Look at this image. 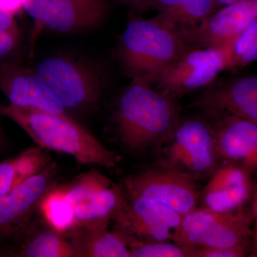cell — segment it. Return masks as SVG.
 I'll return each instance as SVG.
<instances>
[{
	"label": "cell",
	"instance_id": "21",
	"mask_svg": "<svg viewBox=\"0 0 257 257\" xmlns=\"http://www.w3.org/2000/svg\"><path fill=\"white\" fill-rule=\"evenodd\" d=\"M214 0H155L156 18L176 30L192 28L216 11Z\"/></svg>",
	"mask_w": 257,
	"mask_h": 257
},
{
	"label": "cell",
	"instance_id": "11",
	"mask_svg": "<svg viewBox=\"0 0 257 257\" xmlns=\"http://www.w3.org/2000/svg\"><path fill=\"white\" fill-rule=\"evenodd\" d=\"M123 192L122 202L113 219L116 229L140 241H173L183 216L160 203Z\"/></svg>",
	"mask_w": 257,
	"mask_h": 257
},
{
	"label": "cell",
	"instance_id": "19",
	"mask_svg": "<svg viewBox=\"0 0 257 257\" xmlns=\"http://www.w3.org/2000/svg\"><path fill=\"white\" fill-rule=\"evenodd\" d=\"M65 237L77 257H130V236L117 229L77 226Z\"/></svg>",
	"mask_w": 257,
	"mask_h": 257
},
{
	"label": "cell",
	"instance_id": "3",
	"mask_svg": "<svg viewBox=\"0 0 257 257\" xmlns=\"http://www.w3.org/2000/svg\"><path fill=\"white\" fill-rule=\"evenodd\" d=\"M190 48L178 30L155 18L128 24L121 35L119 56L127 75L152 84Z\"/></svg>",
	"mask_w": 257,
	"mask_h": 257
},
{
	"label": "cell",
	"instance_id": "6",
	"mask_svg": "<svg viewBox=\"0 0 257 257\" xmlns=\"http://www.w3.org/2000/svg\"><path fill=\"white\" fill-rule=\"evenodd\" d=\"M58 188L72 208L76 227L108 229L124 198L121 185L94 169L58 185Z\"/></svg>",
	"mask_w": 257,
	"mask_h": 257
},
{
	"label": "cell",
	"instance_id": "31",
	"mask_svg": "<svg viewBox=\"0 0 257 257\" xmlns=\"http://www.w3.org/2000/svg\"><path fill=\"white\" fill-rule=\"evenodd\" d=\"M155 0H125L126 4L138 11H145L152 7Z\"/></svg>",
	"mask_w": 257,
	"mask_h": 257
},
{
	"label": "cell",
	"instance_id": "22",
	"mask_svg": "<svg viewBox=\"0 0 257 257\" xmlns=\"http://www.w3.org/2000/svg\"><path fill=\"white\" fill-rule=\"evenodd\" d=\"M39 211L47 224L64 236L77 226L72 208L58 188V185L44 197Z\"/></svg>",
	"mask_w": 257,
	"mask_h": 257
},
{
	"label": "cell",
	"instance_id": "7",
	"mask_svg": "<svg viewBox=\"0 0 257 257\" xmlns=\"http://www.w3.org/2000/svg\"><path fill=\"white\" fill-rule=\"evenodd\" d=\"M251 222V215L239 209L216 212L196 209L183 216L173 241L194 247H234L249 241Z\"/></svg>",
	"mask_w": 257,
	"mask_h": 257
},
{
	"label": "cell",
	"instance_id": "30",
	"mask_svg": "<svg viewBox=\"0 0 257 257\" xmlns=\"http://www.w3.org/2000/svg\"><path fill=\"white\" fill-rule=\"evenodd\" d=\"M255 61H257V40L252 46L248 49L247 52L239 59L236 67L247 65Z\"/></svg>",
	"mask_w": 257,
	"mask_h": 257
},
{
	"label": "cell",
	"instance_id": "32",
	"mask_svg": "<svg viewBox=\"0 0 257 257\" xmlns=\"http://www.w3.org/2000/svg\"><path fill=\"white\" fill-rule=\"evenodd\" d=\"M10 147V141L8 137L5 135L4 130L0 124V155L4 153Z\"/></svg>",
	"mask_w": 257,
	"mask_h": 257
},
{
	"label": "cell",
	"instance_id": "34",
	"mask_svg": "<svg viewBox=\"0 0 257 257\" xmlns=\"http://www.w3.org/2000/svg\"><path fill=\"white\" fill-rule=\"evenodd\" d=\"M256 245H257V231H256Z\"/></svg>",
	"mask_w": 257,
	"mask_h": 257
},
{
	"label": "cell",
	"instance_id": "18",
	"mask_svg": "<svg viewBox=\"0 0 257 257\" xmlns=\"http://www.w3.org/2000/svg\"><path fill=\"white\" fill-rule=\"evenodd\" d=\"M106 15L105 5L99 0H50L42 28L70 35L96 28Z\"/></svg>",
	"mask_w": 257,
	"mask_h": 257
},
{
	"label": "cell",
	"instance_id": "9",
	"mask_svg": "<svg viewBox=\"0 0 257 257\" xmlns=\"http://www.w3.org/2000/svg\"><path fill=\"white\" fill-rule=\"evenodd\" d=\"M229 69V46L186 51L157 79L158 90L177 99L210 86L218 74Z\"/></svg>",
	"mask_w": 257,
	"mask_h": 257
},
{
	"label": "cell",
	"instance_id": "16",
	"mask_svg": "<svg viewBox=\"0 0 257 257\" xmlns=\"http://www.w3.org/2000/svg\"><path fill=\"white\" fill-rule=\"evenodd\" d=\"M251 177L239 165L220 162L201 192L202 208L216 212L239 209L251 195Z\"/></svg>",
	"mask_w": 257,
	"mask_h": 257
},
{
	"label": "cell",
	"instance_id": "17",
	"mask_svg": "<svg viewBox=\"0 0 257 257\" xmlns=\"http://www.w3.org/2000/svg\"><path fill=\"white\" fill-rule=\"evenodd\" d=\"M0 256L77 257L72 243L63 234L47 224L39 212L3 249Z\"/></svg>",
	"mask_w": 257,
	"mask_h": 257
},
{
	"label": "cell",
	"instance_id": "2",
	"mask_svg": "<svg viewBox=\"0 0 257 257\" xmlns=\"http://www.w3.org/2000/svg\"><path fill=\"white\" fill-rule=\"evenodd\" d=\"M0 114L19 125L38 146L66 154L84 165L116 167L121 157L108 150L69 115L0 104Z\"/></svg>",
	"mask_w": 257,
	"mask_h": 257
},
{
	"label": "cell",
	"instance_id": "25",
	"mask_svg": "<svg viewBox=\"0 0 257 257\" xmlns=\"http://www.w3.org/2000/svg\"><path fill=\"white\" fill-rule=\"evenodd\" d=\"M50 2V0H23V10L33 20L35 24L33 38L43 30L42 23Z\"/></svg>",
	"mask_w": 257,
	"mask_h": 257
},
{
	"label": "cell",
	"instance_id": "14",
	"mask_svg": "<svg viewBox=\"0 0 257 257\" xmlns=\"http://www.w3.org/2000/svg\"><path fill=\"white\" fill-rule=\"evenodd\" d=\"M192 106L209 113L234 115L257 124V77L246 76L211 84Z\"/></svg>",
	"mask_w": 257,
	"mask_h": 257
},
{
	"label": "cell",
	"instance_id": "5",
	"mask_svg": "<svg viewBox=\"0 0 257 257\" xmlns=\"http://www.w3.org/2000/svg\"><path fill=\"white\" fill-rule=\"evenodd\" d=\"M160 149L163 157L160 162L196 181L207 180L219 165L214 130L205 120H180L172 138Z\"/></svg>",
	"mask_w": 257,
	"mask_h": 257
},
{
	"label": "cell",
	"instance_id": "24",
	"mask_svg": "<svg viewBox=\"0 0 257 257\" xmlns=\"http://www.w3.org/2000/svg\"><path fill=\"white\" fill-rule=\"evenodd\" d=\"M257 40V18L248 25L229 45V68H235L238 61Z\"/></svg>",
	"mask_w": 257,
	"mask_h": 257
},
{
	"label": "cell",
	"instance_id": "15",
	"mask_svg": "<svg viewBox=\"0 0 257 257\" xmlns=\"http://www.w3.org/2000/svg\"><path fill=\"white\" fill-rule=\"evenodd\" d=\"M0 90L13 105L69 115L51 95L35 69L23 67L15 61L0 64Z\"/></svg>",
	"mask_w": 257,
	"mask_h": 257
},
{
	"label": "cell",
	"instance_id": "12",
	"mask_svg": "<svg viewBox=\"0 0 257 257\" xmlns=\"http://www.w3.org/2000/svg\"><path fill=\"white\" fill-rule=\"evenodd\" d=\"M257 18V0L224 5L192 28L178 30L193 48H224Z\"/></svg>",
	"mask_w": 257,
	"mask_h": 257
},
{
	"label": "cell",
	"instance_id": "29",
	"mask_svg": "<svg viewBox=\"0 0 257 257\" xmlns=\"http://www.w3.org/2000/svg\"><path fill=\"white\" fill-rule=\"evenodd\" d=\"M0 9L18 15L23 10V0H0Z\"/></svg>",
	"mask_w": 257,
	"mask_h": 257
},
{
	"label": "cell",
	"instance_id": "28",
	"mask_svg": "<svg viewBox=\"0 0 257 257\" xmlns=\"http://www.w3.org/2000/svg\"><path fill=\"white\" fill-rule=\"evenodd\" d=\"M0 31L20 35L15 15L2 9H0Z\"/></svg>",
	"mask_w": 257,
	"mask_h": 257
},
{
	"label": "cell",
	"instance_id": "27",
	"mask_svg": "<svg viewBox=\"0 0 257 257\" xmlns=\"http://www.w3.org/2000/svg\"><path fill=\"white\" fill-rule=\"evenodd\" d=\"M20 35L0 31V64L13 62L20 45Z\"/></svg>",
	"mask_w": 257,
	"mask_h": 257
},
{
	"label": "cell",
	"instance_id": "10",
	"mask_svg": "<svg viewBox=\"0 0 257 257\" xmlns=\"http://www.w3.org/2000/svg\"><path fill=\"white\" fill-rule=\"evenodd\" d=\"M55 162L0 198V250L15 237L40 212L47 193L57 185Z\"/></svg>",
	"mask_w": 257,
	"mask_h": 257
},
{
	"label": "cell",
	"instance_id": "4",
	"mask_svg": "<svg viewBox=\"0 0 257 257\" xmlns=\"http://www.w3.org/2000/svg\"><path fill=\"white\" fill-rule=\"evenodd\" d=\"M34 69L51 95L70 116L90 113L99 104L103 81L97 69L89 64L53 56L41 61Z\"/></svg>",
	"mask_w": 257,
	"mask_h": 257
},
{
	"label": "cell",
	"instance_id": "23",
	"mask_svg": "<svg viewBox=\"0 0 257 257\" xmlns=\"http://www.w3.org/2000/svg\"><path fill=\"white\" fill-rule=\"evenodd\" d=\"M130 257H196L195 246L172 241H140L130 237Z\"/></svg>",
	"mask_w": 257,
	"mask_h": 257
},
{
	"label": "cell",
	"instance_id": "13",
	"mask_svg": "<svg viewBox=\"0 0 257 257\" xmlns=\"http://www.w3.org/2000/svg\"><path fill=\"white\" fill-rule=\"evenodd\" d=\"M218 117L211 124L220 162L243 167L257 176V124L224 113H209Z\"/></svg>",
	"mask_w": 257,
	"mask_h": 257
},
{
	"label": "cell",
	"instance_id": "1",
	"mask_svg": "<svg viewBox=\"0 0 257 257\" xmlns=\"http://www.w3.org/2000/svg\"><path fill=\"white\" fill-rule=\"evenodd\" d=\"M180 120L175 98L152 89L150 83L141 79H133L114 109L116 133L131 152L160 150Z\"/></svg>",
	"mask_w": 257,
	"mask_h": 257
},
{
	"label": "cell",
	"instance_id": "8",
	"mask_svg": "<svg viewBox=\"0 0 257 257\" xmlns=\"http://www.w3.org/2000/svg\"><path fill=\"white\" fill-rule=\"evenodd\" d=\"M195 182L190 176L159 162L128 176L121 186L130 195L160 203L184 216L197 209L200 202L201 192Z\"/></svg>",
	"mask_w": 257,
	"mask_h": 257
},
{
	"label": "cell",
	"instance_id": "26",
	"mask_svg": "<svg viewBox=\"0 0 257 257\" xmlns=\"http://www.w3.org/2000/svg\"><path fill=\"white\" fill-rule=\"evenodd\" d=\"M249 248V241L230 248L197 247L196 257L244 256Z\"/></svg>",
	"mask_w": 257,
	"mask_h": 257
},
{
	"label": "cell",
	"instance_id": "20",
	"mask_svg": "<svg viewBox=\"0 0 257 257\" xmlns=\"http://www.w3.org/2000/svg\"><path fill=\"white\" fill-rule=\"evenodd\" d=\"M51 162L50 154L40 146L31 147L16 156L0 162V198L41 172Z\"/></svg>",
	"mask_w": 257,
	"mask_h": 257
},
{
	"label": "cell",
	"instance_id": "33",
	"mask_svg": "<svg viewBox=\"0 0 257 257\" xmlns=\"http://www.w3.org/2000/svg\"><path fill=\"white\" fill-rule=\"evenodd\" d=\"M214 3L217 5H224L231 4L235 2L239 1V0H214Z\"/></svg>",
	"mask_w": 257,
	"mask_h": 257
}]
</instances>
